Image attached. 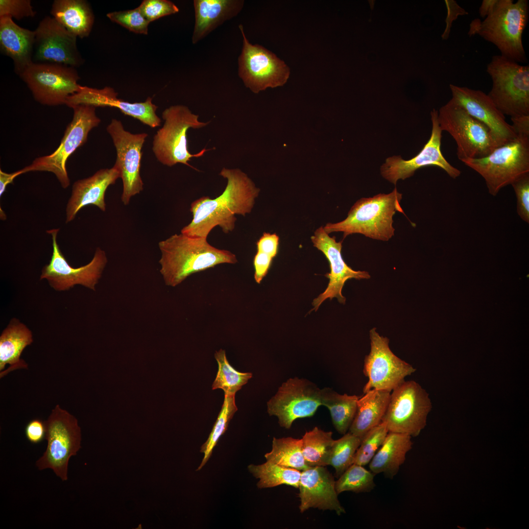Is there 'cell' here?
Instances as JSON below:
<instances>
[{
	"instance_id": "cell-21",
	"label": "cell",
	"mask_w": 529,
	"mask_h": 529,
	"mask_svg": "<svg viewBox=\"0 0 529 529\" xmlns=\"http://www.w3.org/2000/svg\"><path fill=\"white\" fill-rule=\"evenodd\" d=\"M451 99L491 130L498 147L513 140L517 135L505 115L482 91L454 84L450 85Z\"/></svg>"
},
{
	"instance_id": "cell-4",
	"label": "cell",
	"mask_w": 529,
	"mask_h": 529,
	"mask_svg": "<svg viewBox=\"0 0 529 529\" xmlns=\"http://www.w3.org/2000/svg\"><path fill=\"white\" fill-rule=\"evenodd\" d=\"M402 194L396 189L389 193L362 198L351 208L347 217L323 227L327 234L343 232V238L361 234L377 240L387 241L394 235L393 216L396 212L404 214L401 206Z\"/></svg>"
},
{
	"instance_id": "cell-35",
	"label": "cell",
	"mask_w": 529,
	"mask_h": 529,
	"mask_svg": "<svg viewBox=\"0 0 529 529\" xmlns=\"http://www.w3.org/2000/svg\"><path fill=\"white\" fill-rule=\"evenodd\" d=\"M215 358L218 364V371L212 389H221L224 395H235L252 378V374L240 372L234 368L228 361L224 350L216 351Z\"/></svg>"
},
{
	"instance_id": "cell-28",
	"label": "cell",
	"mask_w": 529,
	"mask_h": 529,
	"mask_svg": "<svg viewBox=\"0 0 529 529\" xmlns=\"http://www.w3.org/2000/svg\"><path fill=\"white\" fill-rule=\"evenodd\" d=\"M410 435L388 432L387 436L370 462V471L376 475L383 473L391 479L398 473L405 462L406 455L412 448Z\"/></svg>"
},
{
	"instance_id": "cell-26",
	"label": "cell",
	"mask_w": 529,
	"mask_h": 529,
	"mask_svg": "<svg viewBox=\"0 0 529 529\" xmlns=\"http://www.w3.org/2000/svg\"><path fill=\"white\" fill-rule=\"evenodd\" d=\"M242 0H194L195 24L192 41L194 44L242 10Z\"/></svg>"
},
{
	"instance_id": "cell-12",
	"label": "cell",
	"mask_w": 529,
	"mask_h": 529,
	"mask_svg": "<svg viewBox=\"0 0 529 529\" xmlns=\"http://www.w3.org/2000/svg\"><path fill=\"white\" fill-rule=\"evenodd\" d=\"M239 29L242 47L238 57V75L246 87L254 93L268 88L284 85L290 74L285 62L275 54L259 45H253L246 38L243 25Z\"/></svg>"
},
{
	"instance_id": "cell-32",
	"label": "cell",
	"mask_w": 529,
	"mask_h": 529,
	"mask_svg": "<svg viewBox=\"0 0 529 529\" xmlns=\"http://www.w3.org/2000/svg\"><path fill=\"white\" fill-rule=\"evenodd\" d=\"M248 470L259 481L257 483L260 489L271 488L285 484L298 488L301 471L284 467L266 461L258 465L250 464Z\"/></svg>"
},
{
	"instance_id": "cell-34",
	"label": "cell",
	"mask_w": 529,
	"mask_h": 529,
	"mask_svg": "<svg viewBox=\"0 0 529 529\" xmlns=\"http://www.w3.org/2000/svg\"><path fill=\"white\" fill-rule=\"evenodd\" d=\"M264 457L266 461L300 471L309 467L303 455L301 439L273 437L271 451Z\"/></svg>"
},
{
	"instance_id": "cell-23",
	"label": "cell",
	"mask_w": 529,
	"mask_h": 529,
	"mask_svg": "<svg viewBox=\"0 0 529 529\" xmlns=\"http://www.w3.org/2000/svg\"><path fill=\"white\" fill-rule=\"evenodd\" d=\"M336 481L325 466L309 467L301 471L298 488L301 513L310 508L335 511L338 515L345 513L335 486Z\"/></svg>"
},
{
	"instance_id": "cell-7",
	"label": "cell",
	"mask_w": 529,
	"mask_h": 529,
	"mask_svg": "<svg viewBox=\"0 0 529 529\" xmlns=\"http://www.w3.org/2000/svg\"><path fill=\"white\" fill-rule=\"evenodd\" d=\"M165 120L162 128L153 137L152 150L157 159L162 164L172 167L181 163L196 169L188 162L192 157H199L211 150L204 148L196 154L188 150L187 133L189 129H199L208 124L198 120V115L193 114L182 105L171 106L162 112Z\"/></svg>"
},
{
	"instance_id": "cell-11",
	"label": "cell",
	"mask_w": 529,
	"mask_h": 529,
	"mask_svg": "<svg viewBox=\"0 0 529 529\" xmlns=\"http://www.w3.org/2000/svg\"><path fill=\"white\" fill-rule=\"evenodd\" d=\"M390 393L382 419L389 432L418 436L432 409L428 393L414 381H404Z\"/></svg>"
},
{
	"instance_id": "cell-46",
	"label": "cell",
	"mask_w": 529,
	"mask_h": 529,
	"mask_svg": "<svg viewBox=\"0 0 529 529\" xmlns=\"http://www.w3.org/2000/svg\"><path fill=\"white\" fill-rule=\"evenodd\" d=\"M273 258L262 252L257 251L254 257V279L260 284L267 274Z\"/></svg>"
},
{
	"instance_id": "cell-24",
	"label": "cell",
	"mask_w": 529,
	"mask_h": 529,
	"mask_svg": "<svg viewBox=\"0 0 529 529\" xmlns=\"http://www.w3.org/2000/svg\"><path fill=\"white\" fill-rule=\"evenodd\" d=\"M120 177L119 170L113 167L101 169L89 177L76 181L66 206V223L73 220L79 210L87 205H94L105 212L106 191Z\"/></svg>"
},
{
	"instance_id": "cell-18",
	"label": "cell",
	"mask_w": 529,
	"mask_h": 529,
	"mask_svg": "<svg viewBox=\"0 0 529 529\" xmlns=\"http://www.w3.org/2000/svg\"><path fill=\"white\" fill-rule=\"evenodd\" d=\"M438 114L435 109L431 113L432 122L431 135L422 149L409 160H403L400 156H393L387 158L381 168V173L384 178L396 185L398 180H404L410 177L417 169L428 166L438 167L454 179L460 175L461 171L451 165L441 152L442 131L439 124Z\"/></svg>"
},
{
	"instance_id": "cell-6",
	"label": "cell",
	"mask_w": 529,
	"mask_h": 529,
	"mask_svg": "<svg viewBox=\"0 0 529 529\" xmlns=\"http://www.w3.org/2000/svg\"><path fill=\"white\" fill-rule=\"evenodd\" d=\"M486 72L492 81L488 95L497 108L511 118L529 115V66L496 55Z\"/></svg>"
},
{
	"instance_id": "cell-5",
	"label": "cell",
	"mask_w": 529,
	"mask_h": 529,
	"mask_svg": "<svg viewBox=\"0 0 529 529\" xmlns=\"http://www.w3.org/2000/svg\"><path fill=\"white\" fill-rule=\"evenodd\" d=\"M462 162L484 178L488 192L495 196L502 188L529 173V136L517 135L485 157Z\"/></svg>"
},
{
	"instance_id": "cell-44",
	"label": "cell",
	"mask_w": 529,
	"mask_h": 529,
	"mask_svg": "<svg viewBox=\"0 0 529 529\" xmlns=\"http://www.w3.org/2000/svg\"><path fill=\"white\" fill-rule=\"evenodd\" d=\"M445 3L447 7V15L445 20L446 27L441 35L443 40H447L449 37L454 21L456 20L459 16L468 14V12L454 0H445Z\"/></svg>"
},
{
	"instance_id": "cell-45",
	"label": "cell",
	"mask_w": 529,
	"mask_h": 529,
	"mask_svg": "<svg viewBox=\"0 0 529 529\" xmlns=\"http://www.w3.org/2000/svg\"><path fill=\"white\" fill-rule=\"evenodd\" d=\"M25 435L33 444H38L46 439L47 429L45 422L39 419L30 421L25 428Z\"/></svg>"
},
{
	"instance_id": "cell-41",
	"label": "cell",
	"mask_w": 529,
	"mask_h": 529,
	"mask_svg": "<svg viewBox=\"0 0 529 529\" xmlns=\"http://www.w3.org/2000/svg\"><path fill=\"white\" fill-rule=\"evenodd\" d=\"M138 7L150 23L161 17L175 14L179 10L173 2L168 0H144Z\"/></svg>"
},
{
	"instance_id": "cell-36",
	"label": "cell",
	"mask_w": 529,
	"mask_h": 529,
	"mask_svg": "<svg viewBox=\"0 0 529 529\" xmlns=\"http://www.w3.org/2000/svg\"><path fill=\"white\" fill-rule=\"evenodd\" d=\"M235 395H224L221 410L206 442L202 445L200 452L203 454L202 461L196 471L201 470L211 457L213 449L220 437L227 430L234 414L238 410L235 404Z\"/></svg>"
},
{
	"instance_id": "cell-29",
	"label": "cell",
	"mask_w": 529,
	"mask_h": 529,
	"mask_svg": "<svg viewBox=\"0 0 529 529\" xmlns=\"http://www.w3.org/2000/svg\"><path fill=\"white\" fill-rule=\"evenodd\" d=\"M390 391L372 389L357 401V410L349 432L361 439L371 429L382 422Z\"/></svg>"
},
{
	"instance_id": "cell-50",
	"label": "cell",
	"mask_w": 529,
	"mask_h": 529,
	"mask_svg": "<svg viewBox=\"0 0 529 529\" xmlns=\"http://www.w3.org/2000/svg\"><path fill=\"white\" fill-rule=\"evenodd\" d=\"M497 1L498 0H483L479 10L480 16L484 19L486 18L492 11Z\"/></svg>"
},
{
	"instance_id": "cell-30",
	"label": "cell",
	"mask_w": 529,
	"mask_h": 529,
	"mask_svg": "<svg viewBox=\"0 0 529 529\" xmlns=\"http://www.w3.org/2000/svg\"><path fill=\"white\" fill-rule=\"evenodd\" d=\"M52 17L69 32L81 38L89 36L94 15L84 0H55L50 11Z\"/></svg>"
},
{
	"instance_id": "cell-40",
	"label": "cell",
	"mask_w": 529,
	"mask_h": 529,
	"mask_svg": "<svg viewBox=\"0 0 529 529\" xmlns=\"http://www.w3.org/2000/svg\"><path fill=\"white\" fill-rule=\"evenodd\" d=\"M112 22L137 34L147 35L150 22L144 17L139 7L124 11L110 12L106 15Z\"/></svg>"
},
{
	"instance_id": "cell-22",
	"label": "cell",
	"mask_w": 529,
	"mask_h": 529,
	"mask_svg": "<svg viewBox=\"0 0 529 529\" xmlns=\"http://www.w3.org/2000/svg\"><path fill=\"white\" fill-rule=\"evenodd\" d=\"M65 105L72 108L79 105L116 108L151 128L160 126L161 122L156 113L157 106L152 103V98L148 97L144 102L130 103L119 98L118 93L110 87L98 89L81 86L76 93L68 97Z\"/></svg>"
},
{
	"instance_id": "cell-48",
	"label": "cell",
	"mask_w": 529,
	"mask_h": 529,
	"mask_svg": "<svg viewBox=\"0 0 529 529\" xmlns=\"http://www.w3.org/2000/svg\"><path fill=\"white\" fill-rule=\"evenodd\" d=\"M516 135L529 136V115L511 118Z\"/></svg>"
},
{
	"instance_id": "cell-1",
	"label": "cell",
	"mask_w": 529,
	"mask_h": 529,
	"mask_svg": "<svg viewBox=\"0 0 529 529\" xmlns=\"http://www.w3.org/2000/svg\"><path fill=\"white\" fill-rule=\"evenodd\" d=\"M219 174L227 181L224 191L216 198L202 196L193 201L190 208L192 219L181 233L207 238L218 226L227 234L235 228L236 215L245 216L251 212L260 192L251 179L239 168H223Z\"/></svg>"
},
{
	"instance_id": "cell-14",
	"label": "cell",
	"mask_w": 529,
	"mask_h": 529,
	"mask_svg": "<svg viewBox=\"0 0 529 529\" xmlns=\"http://www.w3.org/2000/svg\"><path fill=\"white\" fill-rule=\"evenodd\" d=\"M369 337L370 351L365 357L363 366L368 380L363 392L372 389L391 392L416 369L396 356L389 348L388 338L380 336L375 328L370 331Z\"/></svg>"
},
{
	"instance_id": "cell-37",
	"label": "cell",
	"mask_w": 529,
	"mask_h": 529,
	"mask_svg": "<svg viewBox=\"0 0 529 529\" xmlns=\"http://www.w3.org/2000/svg\"><path fill=\"white\" fill-rule=\"evenodd\" d=\"M375 475L363 466L353 463L336 481L337 492L338 494L344 491L369 492L375 486Z\"/></svg>"
},
{
	"instance_id": "cell-8",
	"label": "cell",
	"mask_w": 529,
	"mask_h": 529,
	"mask_svg": "<svg viewBox=\"0 0 529 529\" xmlns=\"http://www.w3.org/2000/svg\"><path fill=\"white\" fill-rule=\"evenodd\" d=\"M438 120L441 130L456 141L461 162L485 157L498 147L490 129L451 99L439 109Z\"/></svg>"
},
{
	"instance_id": "cell-13",
	"label": "cell",
	"mask_w": 529,
	"mask_h": 529,
	"mask_svg": "<svg viewBox=\"0 0 529 529\" xmlns=\"http://www.w3.org/2000/svg\"><path fill=\"white\" fill-rule=\"evenodd\" d=\"M19 76L34 99L48 106L65 104L81 86L76 68L61 64L33 62Z\"/></svg>"
},
{
	"instance_id": "cell-27",
	"label": "cell",
	"mask_w": 529,
	"mask_h": 529,
	"mask_svg": "<svg viewBox=\"0 0 529 529\" xmlns=\"http://www.w3.org/2000/svg\"><path fill=\"white\" fill-rule=\"evenodd\" d=\"M32 342L30 330L13 318L0 337V378L12 371L28 369L27 364L21 359V355L24 349Z\"/></svg>"
},
{
	"instance_id": "cell-16",
	"label": "cell",
	"mask_w": 529,
	"mask_h": 529,
	"mask_svg": "<svg viewBox=\"0 0 529 529\" xmlns=\"http://www.w3.org/2000/svg\"><path fill=\"white\" fill-rule=\"evenodd\" d=\"M59 231L52 229L47 231L52 237L53 251L49 263L42 269L40 279L47 280L58 291L69 290L77 284L95 290L107 263L105 251L97 247L88 264L74 268L68 264L59 248L57 241Z\"/></svg>"
},
{
	"instance_id": "cell-42",
	"label": "cell",
	"mask_w": 529,
	"mask_h": 529,
	"mask_svg": "<svg viewBox=\"0 0 529 529\" xmlns=\"http://www.w3.org/2000/svg\"><path fill=\"white\" fill-rule=\"evenodd\" d=\"M35 14L30 0H0V17L8 16L19 20Z\"/></svg>"
},
{
	"instance_id": "cell-2",
	"label": "cell",
	"mask_w": 529,
	"mask_h": 529,
	"mask_svg": "<svg viewBox=\"0 0 529 529\" xmlns=\"http://www.w3.org/2000/svg\"><path fill=\"white\" fill-rule=\"evenodd\" d=\"M160 273L166 285L175 287L190 275L221 264H234L236 255L216 248L207 238L175 234L158 243Z\"/></svg>"
},
{
	"instance_id": "cell-43",
	"label": "cell",
	"mask_w": 529,
	"mask_h": 529,
	"mask_svg": "<svg viewBox=\"0 0 529 529\" xmlns=\"http://www.w3.org/2000/svg\"><path fill=\"white\" fill-rule=\"evenodd\" d=\"M517 200V213L529 223V173L523 175L511 184Z\"/></svg>"
},
{
	"instance_id": "cell-25",
	"label": "cell",
	"mask_w": 529,
	"mask_h": 529,
	"mask_svg": "<svg viewBox=\"0 0 529 529\" xmlns=\"http://www.w3.org/2000/svg\"><path fill=\"white\" fill-rule=\"evenodd\" d=\"M35 31L17 24L10 17H0V48L12 59L20 75L33 62Z\"/></svg>"
},
{
	"instance_id": "cell-47",
	"label": "cell",
	"mask_w": 529,
	"mask_h": 529,
	"mask_svg": "<svg viewBox=\"0 0 529 529\" xmlns=\"http://www.w3.org/2000/svg\"><path fill=\"white\" fill-rule=\"evenodd\" d=\"M279 241V238L276 234L264 233L257 242V251L266 253L274 258L278 252Z\"/></svg>"
},
{
	"instance_id": "cell-3",
	"label": "cell",
	"mask_w": 529,
	"mask_h": 529,
	"mask_svg": "<svg viewBox=\"0 0 529 529\" xmlns=\"http://www.w3.org/2000/svg\"><path fill=\"white\" fill-rule=\"evenodd\" d=\"M527 0H498L491 13L483 21L475 19L468 35H478L495 45L501 55L517 63H526L522 35L529 19Z\"/></svg>"
},
{
	"instance_id": "cell-49",
	"label": "cell",
	"mask_w": 529,
	"mask_h": 529,
	"mask_svg": "<svg viewBox=\"0 0 529 529\" xmlns=\"http://www.w3.org/2000/svg\"><path fill=\"white\" fill-rule=\"evenodd\" d=\"M23 174L21 169L8 173L0 170V196L5 192L8 185L13 183L14 179Z\"/></svg>"
},
{
	"instance_id": "cell-15",
	"label": "cell",
	"mask_w": 529,
	"mask_h": 529,
	"mask_svg": "<svg viewBox=\"0 0 529 529\" xmlns=\"http://www.w3.org/2000/svg\"><path fill=\"white\" fill-rule=\"evenodd\" d=\"M320 405L321 389L311 381L297 377L284 382L267 403L269 415L276 416L280 426L287 429L296 419L313 416Z\"/></svg>"
},
{
	"instance_id": "cell-39",
	"label": "cell",
	"mask_w": 529,
	"mask_h": 529,
	"mask_svg": "<svg viewBox=\"0 0 529 529\" xmlns=\"http://www.w3.org/2000/svg\"><path fill=\"white\" fill-rule=\"evenodd\" d=\"M388 432L385 424L383 422L369 430L361 439L353 463L363 466L369 463Z\"/></svg>"
},
{
	"instance_id": "cell-20",
	"label": "cell",
	"mask_w": 529,
	"mask_h": 529,
	"mask_svg": "<svg viewBox=\"0 0 529 529\" xmlns=\"http://www.w3.org/2000/svg\"><path fill=\"white\" fill-rule=\"evenodd\" d=\"M311 240L313 246L324 254L330 267V272L325 274L329 280V284L325 290L313 300V310L316 311L327 298L336 297L344 304L346 299L341 291L345 282L351 279H368L370 274L365 271L354 270L346 264L341 255L342 241L337 242L335 237H330L322 226L316 230Z\"/></svg>"
},
{
	"instance_id": "cell-19",
	"label": "cell",
	"mask_w": 529,
	"mask_h": 529,
	"mask_svg": "<svg viewBox=\"0 0 529 529\" xmlns=\"http://www.w3.org/2000/svg\"><path fill=\"white\" fill-rule=\"evenodd\" d=\"M35 31L34 59L37 63L64 65L74 68L83 63L77 47V37L52 17L46 16Z\"/></svg>"
},
{
	"instance_id": "cell-9",
	"label": "cell",
	"mask_w": 529,
	"mask_h": 529,
	"mask_svg": "<svg viewBox=\"0 0 529 529\" xmlns=\"http://www.w3.org/2000/svg\"><path fill=\"white\" fill-rule=\"evenodd\" d=\"M45 422L47 447L36 465L39 470L51 469L62 481H66L69 459L81 448V429L77 419L59 405Z\"/></svg>"
},
{
	"instance_id": "cell-17",
	"label": "cell",
	"mask_w": 529,
	"mask_h": 529,
	"mask_svg": "<svg viewBox=\"0 0 529 529\" xmlns=\"http://www.w3.org/2000/svg\"><path fill=\"white\" fill-rule=\"evenodd\" d=\"M117 152L113 167L119 171L123 190L121 200L128 205L133 196L143 190L140 174L142 149L148 135L145 133L132 134L124 129L121 121L112 119L107 127Z\"/></svg>"
},
{
	"instance_id": "cell-33",
	"label": "cell",
	"mask_w": 529,
	"mask_h": 529,
	"mask_svg": "<svg viewBox=\"0 0 529 529\" xmlns=\"http://www.w3.org/2000/svg\"><path fill=\"white\" fill-rule=\"evenodd\" d=\"M301 439L303 455L309 467L329 465L334 440L332 432H325L315 427L306 432Z\"/></svg>"
},
{
	"instance_id": "cell-38",
	"label": "cell",
	"mask_w": 529,
	"mask_h": 529,
	"mask_svg": "<svg viewBox=\"0 0 529 529\" xmlns=\"http://www.w3.org/2000/svg\"><path fill=\"white\" fill-rule=\"evenodd\" d=\"M361 439L349 432L341 438L334 440L333 443L329 465L335 469L336 475L339 477L350 465L353 464L356 451Z\"/></svg>"
},
{
	"instance_id": "cell-31",
	"label": "cell",
	"mask_w": 529,
	"mask_h": 529,
	"mask_svg": "<svg viewBox=\"0 0 529 529\" xmlns=\"http://www.w3.org/2000/svg\"><path fill=\"white\" fill-rule=\"evenodd\" d=\"M356 395L340 394L329 387L321 389V405L330 411L333 425L338 433L344 434L355 416L357 401Z\"/></svg>"
},
{
	"instance_id": "cell-10",
	"label": "cell",
	"mask_w": 529,
	"mask_h": 529,
	"mask_svg": "<svg viewBox=\"0 0 529 529\" xmlns=\"http://www.w3.org/2000/svg\"><path fill=\"white\" fill-rule=\"evenodd\" d=\"M96 108L87 105L73 107L72 120L66 127L59 146L51 154L38 157L21 169L23 173L36 171L50 172L56 176L63 188H67L70 180L66 169L67 161L86 143L90 131L99 124L101 120L96 114Z\"/></svg>"
}]
</instances>
